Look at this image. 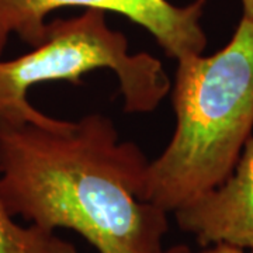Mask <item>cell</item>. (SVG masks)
<instances>
[{
    "instance_id": "obj_1",
    "label": "cell",
    "mask_w": 253,
    "mask_h": 253,
    "mask_svg": "<svg viewBox=\"0 0 253 253\" xmlns=\"http://www.w3.org/2000/svg\"><path fill=\"white\" fill-rule=\"evenodd\" d=\"M148 159L113 121L0 116V199L13 217L48 232L71 229L99 253H191L163 246L168 212L142 200Z\"/></svg>"
},
{
    "instance_id": "obj_2",
    "label": "cell",
    "mask_w": 253,
    "mask_h": 253,
    "mask_svg": "<svg viewBox=\"0 0 253 253\" xmlns=\"http://www.w3.org/2000/svg\"><path fill=\"white\" fill-rule=\"evenodd\" d=\"M176 126L149 162L142 200L176 212L232 172L253 129V20L242 17L215 54L177 61L172 87Z\"/></svg>"
},
{
    "instance_id": "obj_3",
    "label": "cell",
    "mask_w": 253,
    "mask_h": 253,
    "mask_svg": "<svg viewBox=\"0 0 253 253\" xmlns=\"http://www.w3.org/2000/svg\"><path fill=\"white\" fill-rule=\"evenodd\" d=\"M97 69L117 76L126 113H151L170 91V78L151 54H131L126 37L111 30L106 11L86 9L73 18L48 23L44 40L30 52L0 61V116L34 111L28 90L40 83L66 81L81 84Z\"/></svg>"
},
{
    "instance_id": "obj_4",
    "label": "cell",
    "mask_w": 253,
    "mask_h": 253,
    "mask_svg": "<svg viewBox=\"0 0 253 253\" xmlns=\"http://www.w3.org/2000/svg\"><path fill=\"white\" fill-rule=\"evenodd\" d=\"M206 0L176 6L168 0H0V56L13 34L34 48L45 37V17L56 9L84 7L113 11L145 28L165 54L179 61L203 54L207 37L201 26Z\"/></svg>"
},
{
    "instance_id": "obj_5",
    "label": "cell",
    "mask_w": 253,
    "mask_h": 253,
    "mask_svg": "<svg viewBox=\"0 0 253 253\" xmlns=\"http://www.w3.org/2000/svg\"><path fill=\"white\" fill-rule=\"evenodd\" d=\"M174 214L181 231L203 246L224 244L253 252V135L225 180Z\"/></svg>"
},
{
    "instance_id": "obj_6",
    "label": "cell",
    "mask_w": 253,
    "mask_h": 253,
    "mask_svg": "<svg viewBox=\"0 0 253 253\" xmlns=\"http://www.w3.org/2000/svg\"><path fill=\"white\" fill-rule=\"evenodd\" d=\"M0 253H78L71 242L55 232L14 221L0 199Z\"/></svg>"
},
{
    "instance_id": "obj_7",
    "label": "cell",
    "mask_w": 253,
    "mask_h": 253,
    "mask_svg": "<svg viewBox=\"0 0 253 253\" xmlns=\"http://www.w3.org/2000/svg\"><path fill=\"white\" fill-rule=\"evenodd\" d=\"M199 253H253V252L245 251V249L236 248V246H231V245L218 244V245H210V246H206V248Z\"/></svg>"
},
{
    "instance_id": "obj_8",
    "label": "cell",
    "mask_w": 253,
    "mask_h": 253,
    "mask_svg": "<svg viewBox=\"0 0 253 253\" xmlns=\"http://www.w3.org/2000/svg\"><path fill=\"white\" fill-rule=\"evenodd\" d=\"M241 3H242V9H244V16L242 17L253 20V0H241Z\"/></svg>"
}]
</instances>
